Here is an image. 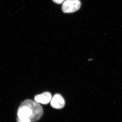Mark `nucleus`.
Here are the masks:
<instances>
[{
  "mask_svg": "<svg viewBox=\"0 0 122 122\" xmlns=\"http://www.w3.org/2000/svg\"><path fill=\"white\" fill-rule=\"evenodd\" d=\"M17 114V122H36L43 115V108L35 101L27 99L20 105Z\"/></svg>",
  "mask_w": 122,
  "mask_h": 122,
  "instance_id": "f257e3e1",
  "label": "nucleus"
},
{
  "mask_svg": "<svg viewBox=\"0 0 122 122\" xmlns=\"http://www.w3.org/2000/svg\"><path fill=\"white\" fill-rule=\"evenodd\" d=\"M81 6L79 0H66L62 4V10L64 13H72L79 10Z\"/></svg>",
  "mask_w": 122,
  "mask_h": 122,
  "instance_id": "f03ea898",
  "label": "nucleus"
},
{
  "mask_svg": "<svg viewBox=\"0 0 122 122\" xmlns=\"http://www.w3.org/2000/svg\"><path fill=\"white\" fill-rule=\"evenodd\" d=\"M50 104L53 108L60 109H62L65 107V102L62 96L59 94H57L55 95L52 98Z\"/></svg>",
  "mask_w": 122,
  "mask_h": 122,
  "instance_id": "7ed1b4c3",
  "label": "nucleus"
},
{
  "mask_svg": "<svg viewBox=\"0 0 122 122\" xmlns=\"http://www.w3.org/2000/svg\"><path fill=\"white\" fill-rule=\"evenodd\" d=\"M52 98L51 94L49 92H45L36 95L34 97V100L38 103L46 105L50 102Z\"/></svg>",
  "mask_w": 122,
  "mask_h": 122,
  "instance_id": "20e7f679",
  "label": "nucleus"
},
{
  "mask_svg": "<svg viewBox=\"0 0 122 122\" xmlns=\"http://www.w3.org/2000/svg\"><path fill=\"white\" fill-rule=\"evenodd\" d=\"M53 1L57 4H61L63 3L65 0H53Z\"/></svg>",
  "mask_w": 122,
  "mask_h": 122,
  "instance_id": "39448f33",
  "label": "nucleus"
}]
</instances>
